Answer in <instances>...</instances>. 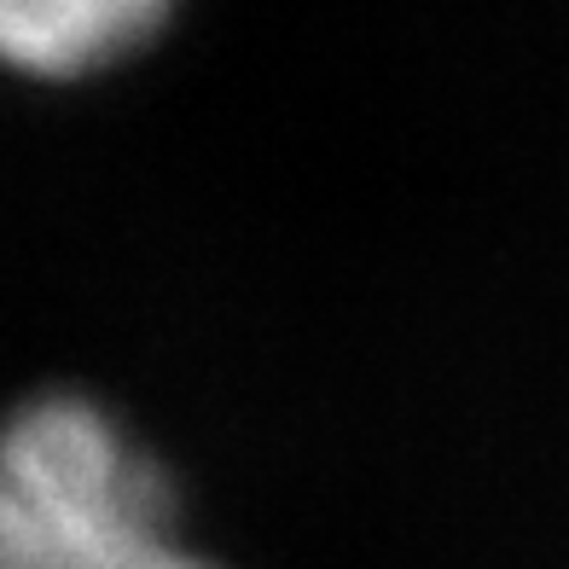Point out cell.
I'll list each match as a JSON object with an SVG mask.
<instances>
[{"instance_id": "obj_1", "label": "cell", "mask_w": 569, "mask_h": 569, "mask_svg": "<svg viewBox=\"0 0 569 569\" xmlns=\"http://www.w3.org/2000/svg\"><path fill=\"white\" fill-rule=\"evenodd\" d=\"M0 569H232L203 552L169 465L111 407L30 396L0 448Z\"/></svg>"}, {"instance_id": "obj_2", "label": "cell", "mask_w": 569, "mask_h": 569, "mask_svg": "<svg viewBox=\"0 0 569 569\" xmlns=\"http://www.w3.org/2000/svg\"><path fill=\"white\" fill-rule=\"evenodd\" d=\"M174 0H0V47L23 76L76 82L140 53Z\"/></svg>"}]
</instances>
